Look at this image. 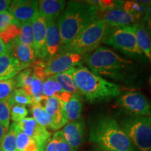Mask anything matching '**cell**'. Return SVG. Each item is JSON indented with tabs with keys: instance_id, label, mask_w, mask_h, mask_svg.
Here are the masks:
<instances>
[{
	"instance_id": "74e56055",
	"label": "cell",
	"mask_w": 151,
	"mask_h": 151,
	"mask_svg": "<svg viewBox=\"0 0 151 151\" xmlns=\"http://www.w3.org/2000/svg\"><path fill=\"white\" fill-rule=\"evenodd\" d=\"M8 47H7V45L5 44L4 43V41L0 39V54L6 53V52H8Z\"/></svg>"
},
{
	"instance_id": "9a60e30c",
	"label": "cell",
	"mask_w": 151,
	"mask_h": 151,
	"mask_svg": "<svg viewBox=\"0 0 151 151\" xmlns=\"http://www.w3.org/2000/svg\"><path fill=\"white\" fill-rule=\"evenodd\" d=\"M42 106L50 115L52 120V129L56 130L65 126L67 123L64 103L55 97H46Z\"/></svg>"
},
{
	"instance_id": "4316f807",
	"label": "cell",
	"mask_w": 151,
	"mask_h": 151,
	"mask_svg": "<svg viewBox=\"0 0 151 151\" xmlns=\"http://www.w3.org/2000/svg\"><path fill=\"white\" fill-rule=\"evenodd\" d=\"M17 131L16 122H13L1 143V151H18L16 146Z\"/></svg>"
},
{
	"instance_id": "836d02e7",
	"label": "cell",
	"mask_w": 151,
	"mask_h": 151,
	"mask_svg": "<svg viewBox=\"0 0 151 151\" xmlns=\"http://www.w3.org/2000/svg\"><path fill=\"white\" fill-rule=\"evenodd\" d=\"M28 115L27 108L24 106L13 105L11 109V118L14 122H20Z\"/></svg>"
},
{
	"instance_id": "30bf717a",
	"label": "cell",
	"mask_w": 151,
	"mask_h": 151,
	"mask_svg": "<svg viewBox=\"0 0 151 151\" xmlns=\"http://www.w3.org/2000/svg\"><path fill=\"white\" fill-rule=\"evenodd\" d=\"M9 12L19 24L32 22L39 15L38 1L16 0L11 1Z\"/></svg>"
},
{
	"instance_id": "e0dca14e",
	"label": "cell",
	"mask_w": 151,
	"mask_h": 151,
	"mask_svg": "<svg viewBox=\"0 0 151 151\" xmlns=\"http://www.w3.org/2000/svg\"><path fill=\"white\" fill-rule=\"evenodd\" d=\"M46 48L48 61L60 52L61 48V37L59 28L55 20L46 19Z\"/></svg>"
},
{
	"instance_id": "f35d334b",
	"label": "cell",
	"mask_w": 151,
	"mask_h": 151,
	"mask_svg": "<svg viewBox=\"0 0 151 151\" xmlns=\"http://www.w3.org/2000/svg\"><path fill=\"white\" fill-rule=\"evenodd\" d=\"M7 132L8 131H6V129L3 127L2 124L0 123V146H1V143L2 141L3 138Z\"/></svg>"
},
{
	"instance_id": "44dd1931",
	"label": "cell",
	"mask_w": 151,
	"mask_h": 151,
	"mask_svg": "<svg viewBox=\"0 0 151 151\" xmlns=\"http://www.w3.org/2000/svg\"><path fill=\"white\" fill-rule=\"evenodd\" d=\"M136 37L139 49L151 62V35L145 25L143 18L137 23Z\"/></svg>"
},
{
	"instance_id": "9c48e42d",
	"label": "cell",
	"mask_w": 151,
	"mask_h": 151,
	"mask_svg": "<svg viewBox=\"0 0 151 151\" xmlns=\"http://www.w3.org/2000/svg\"><path fill=\"white\" fill-rule=\"evenodd\" d=\"M83 55L60 52L48 61H45L44 73L46 78L69 71L75 66L82 64Z\"/></svg>"
},
{
	"instance_id": "7402d4cb",
	"label": "cell",
	"mask_w": 151,
	"mask_h": 151,
	"mask_svg": "<svg viewBox=\"0 0 151 151\" xmlns=\"http://www.w3.org/2000/svg\"><path fill=\"white\" fill-rule=\"evenodd\" d=\"M64 109L69 122H74L82 118L83 101L80 94H72L71 99L64 104Z\"/></svg>"
},
{
	"instance_id": "cb8c5ba5",
	"label": "cell",
	"mask_w": 151,
	"mask_h": 151,
	"mask_svg": "<svg viewBox=\"0 0 151 151\" xmlns=\"http://www.w3.org/2000/svg\"><path fill=\"white\" fill-rule=\"evenodd\" d=\"M52 77L60 85L62 89L65 92H69L71 94H80L70 69L65 72L52 76Z\"/></svg>"
},
{
	"instance_id": "8fae6325",
	"label": "cell",
	"mask_w": 151,
	"mask_h": 151,
	"mask_svg": "<svg viewBox=\"0 0 151 151\" xmlns=\"http://www.w3.org/2000/svg\"><path fill=\"white\" fill-rule=\"evenodd\" d=\"M6 45L9 50L8 52L18 62L21 70L31 67L33 62L37 59L35 48L20 42L19 38Z\"/></svg>"
},
{
	"instance_id": "5b68a950",
	"label": "cell",
	"mask_w": 151,
	"mask_h": 151,
	"mask_svg": "<svg viewBox=\"0 0 151 151\" xmlns=\"http://www.w3.org/2000/svg\"><path fill=\"white\" fill-rule=\"evenodd\" d=\"M106 24L102 18H98L76 37L69 43L61 46L60 52L84 55L95 50L102 42Z\"/></svg>"
},
{
	"instance_id": "60d3db41",
	"label": "cell",
	"mask_w": 151,
	"mask_h": 151,
	"mask_svg": "<svg viewBox=\"0 0 151 151\" xmlns=\"http://www.w3.org/2000/svg\"><path fill=\"white\" fill-rule=\"evenodd\" d=\"M0 151H1V146H0Z\"/></svg>"
},
{
	"instance_id": "d590c367",
	"label": "cell",
	"mask_w": 151,
	"mask_h": 151,
	"mask_svg": "<svg viewBox=\"0 0 151 151\" xmlns=\"http://www.w3.org/2000/svg\"><path fill=\"white\" fill-rule=\"evenodd\" d=\"M143 21H144L145 25L151 35V1L150 3L146 6V14L144 17L143 18Z\"/></svg>"
},
{
	"instance_id": "8d00e7d4",
	"label": "cell",
	"mask_w": 151,
	"mask_h": 151,
	"mask_svg": "<svg viewBox=\"0 0 151 151\" xmlns=\"http://www.w3.org/2000/svg\"><path fill=\"white\" fill-rule=\"evenodd\" d=\"M11 1L10 0H0V13L5 12L9 9Z\"/></svg>"
},
{
	"instance_id": "ab89813d",
	"label": "cell",
	"mask_w": 151,
	"mask_h": 151,
	"mask_svg": "<svg viewBox=\"0 0 151 151\" xmlns=\"http://www.w3.org/2000/svg\"><path fill=\"white\" fill-rule=\"evenodd\" d=\"M97 151H109V150H101V149H98Z\"/></svg>"
},
{
	"instance_id": "3957f363",
	"label": "cell",
	"mask_w": 151,
	"mask_h": 151,
	"mask_svg": "<svg viewBox=\"0 0 151 151\" xmlns=\"http://www.w3.org/2000/svg\"><path fill=\"white\" fill-rule=\"evenodd\" d=\"M89 141L101 150L137 151L116 120L104 115L97 116L90 122Z\"/></svg>"
},
{
	"instance_id": "83f0119b",
	"label": "cell",
	"mask_w": 151,
	"mask_h": 151,
	"mask_svg": "<svg viewBox=\"0 0 151 151\" xmlns=\"http://www.w3.org/2000/svg\"><path fill=\"white\" fill-rule=\"evenodd\" d=\"M147 6L143 4L141 1H124V11L127 14L134 16L139 19H142L146 14Z\"/></svg>"
},
{
	"instance_id": "603a6c76",
	"label": "cell",
	"mask_w": 151,
	"mask_h": 151,
	"mask_svg": "<svg viewBox=\"0 0 151 151\" xmlns=\"http://www.w3.org/2000/svg\"><path fill=\"white\" fill-rule=\"evenodd\" d=\"M43 151H74L67 143L62 131L57 132L45 145Z\"/></svg>"
},
{
	"instance_id": "277c9868",
	"label": "cell",
	"mask_w": 151,
	"mask_h": 151,
	"mask_svg": "<svg viewBox=\"0 0 151 151\" xmlns=\"http://www.w3.org/2000/svg\"><path fill=\"white\" fill-rule=\"evenodd\" d=\"M81 94L90 102L106 101L120 95V87L97 76L82 64L70 69Z\"/></svg>"
},
{
	"instance_id": "e575fe53",
	"label": "cell",
	"mask_w": 151,
	"mask_h": 151,
	"mask_svg": "<svg viewBox=\"0 0 151 151\" xmlns=\"http://www.w3.org/2000/svg\"><path fill=\"white\" fill-rule=\"evenodd\" d=\"M18 23L9 11L0 13V32L11 24Z\"/></svg>"
},
{
	"instance_id": "1f68e13d",
	"label": "cell",
	"mask_w": 151,
	"mask_h": 151,
	"mask_svg": "<svg viewBox=\"0 0 151 151\" xmlns=\"http://www.w3.org/2000/svg\"><path fill=\"white\" fill-rule=\"evenodd\" d=\"M20 29V24L19 23L11 24L0 32V39L6 44H8L11 41L19 38Z\"/></svg>"
},
{
	"instance_id": "f546056e",
	"label": "cell",
	"mask_w": 151,
	"mask_h": 151,
	"mask_svg": "<svg viewBox=\"0 0 151 151\" xmlns=\"http://www.w3.org/2000/svg\"><path fill=\"white\" fill-rule=\"evenodd\" d=\"M11 104L10 98L0 101V123L9 131L10 126Z\"/></svg>"
},
{
	"instance_id": "d4e9b609",
	"label": "cell",
	"mask_w": 151,
	"mask_h": 151,
	"mask_svg": "<svg viewBox=\"0 0 151 151\" xmlns=\"http://www.w3.org/2000/svg\"><path fill=\"white\" fill-rule=\"evenodd\" d=\"M16 127L17 131L16 136V146L18 151H41L37 143L20 130L17 127L16 122Z\"/></svg>"
},
{
	"instance_id": "f1b7e54d",
	"label": "cell",
	"mask_w": 151,
	"mask_h": 151,
	"mask_svg": "<svg viewBox=\"0 0 151 151\" xmlns=\"http://www.w3.org/2000/svg\"><path fill=\"white\" fill-rule=\"evenodd\" d=\"M10 101L11 106L20 105L25 106L32 104V98L22 88L16 89L10 96Z\"/></svg>"
},
{
	"instance_id": "ac0fdd59",
	"label": "cell",
	"mask_w": 151,
	"mask_h": 151,
	"mask_svg": "<svg viewBox=\"0 0 151 151\" xmlns=\"http://www.w3.org/2000/svg\"><path fill=\"white\" fill-rule=\"evenodd\" d=\"M66 1L62 0L38 1L39 14L46 19L56 20L65 10Z\"/></svg>"
},
{
	"instance_id": "4fadbf2b",
	"label": "cell",
	"mask_w": 151,
	"mask_h": 151,
	"mask_svg": "<svg viewBox=\"0 0 151 151\" xmlns=\"http://www.w3.org/2000/svg\"><path fill=\"white\" fill-rule=\"evenodd\" d=\"M32 26L33 30L35 50L37 58L45 61L46 60H48L46 48V18L39 14L32 22Z\"/></svg>"
},
{
	"instance_id": "ffe728a7",
	"label": "cell",
	"mask_w": 151,
	"mask_h": 151,
	"mask_svg": "<svg viewBox=\"0 0 151 151\" xmlns=\"http://www.w3.org/2000/svg\"><path fill=\"white\" fill-rule=\"evenodd\" d=\"M43 93L47 97H55L62 103H67L72 94L65 92L52 76L48 77L43 81Z\"/></svg>"
},
{
	"instance_id": "ba28073f",
	"label": "cell",
	"mask_w": 151,
	"mask_h": 151,
	"mask_svg": "<svg viewBox=\"0 0 151 151\" xmlns=\"http://www.w3.org/2000/svg\"><path fill=\"white\" fill-rule=\"evenodd\" d=\"M116 106L132 116H151V104L139 92H124L118 97Z\"/></svg>"
},
{
	"instance_id": "52a82bcc",
	"label": "cell",
	"mask_w": 151,
	"mask_h": 151,
	"mask_svg": "<svg viewBox=\"0 0 151 151\" xmlns=\"http://www.w3.org/2000/svg\"><path fill=\"white\" fill-rule=\"evenodd\" d=\"M136 30L137 23L121 27H110L106 25L102 42L118 49L129 57H141L143 53L138 46Z\"/></svg>"
},
{
	"instance_id": "2e32d148",
	"label": "cell",
	"mask_w": 151,
	"mask_h": 151,
	"mask_svg": "<svg viewBox=\"0 0 151 151\" xmlns=\"http://www.w3.org/2000/svg\"><path fill=\"white\" fill-rule=\"evenodd\" d=\"M103 20L108 27H121L137 23L141 20L137 17L127 14L122 8H117L103 12Z\"/></svg>"
},
{
	"instance_id": "5bb4252c",
	"label": "cell",
	"mask_w": 151,
	"mask_h": 151,
	"mask_svg": "<svg viewBox=\"0 0 151 151\" xmlns=\"http://www.w3.org/2000/svg\"><path fill=\"white\" fill-rule=\"evenodd\" d=\"M86 131V122L83 118L74 122H68L62 130L64 138L74 151H77L82 145Z\"/></svg>"
},
{
	"instance_id": "d6986e66",
	"label": "cell",
	"mask_w": 151,
	"mask_h": 151,
	"mask_svg": "<svg viewBox=\"0 0 151 151\" xmlns=\"http://www.w3.org/2000/svg\"><path fill=\"white\" fill-rule=\"evenodd\" d=\"M20 71L18 62L10 53L0 54V81L14 78Z\"/></svg>"
},
{
	"instance_id": "7a4b0ae2",
	"label": "cell",
	"mask_w": 151,
	"mask_h": 151,
	"mask_svg": "<svg viewBox=\"0 0 151 151\" xmlns=\"http://www.w3.org/2000/svg\"><path fill=\"white\" fill-rule=\"evenodd\" d=\"M98 12L97 6L87 1H69L57 23L61 37V46L69 43L98 19Z\"/></svg>"
},
{
	"instance_id": "7c38bea8",
	"label": "cell",
	"mask_w": 151,
	"mask_h": 151,
	"mask_svg": "<svg viewBox=\"0 0 151 151\" xmlns=\"http://www.w3.org/2000/svg\"><path fill=\"white\" fill-rule=\"evenodd\" d=\"M16 124L18 129L33 139L39 145L41 151H43L45 145L51 137L46 128L39 124L33 118H25Z\"/></svg>"
},
{
	"instance_id": "4dcf8cb0",
	"label": "cell",
	"mask_w": 151,
	"mask_h": 151,
	"mask_svg": "<svg viewBox=\"0 0 151 151\" xmlns=\"http://www.w3.org/2000/svg\"><path fill=\"white\" fill-rule=\"evenodd\" d=\"M19 41L24 44H26L35 48L32 22H27V23L20 24Z\"/></svg>"
},
{
	"instance_id": "d6a6232c",
	"label": "cell",
	"mask_w": 151,
	"mask_h": 151,
	"mask_svg": "<svg viewBox=\"0 0 151 151\" xmlns=\"http://www.w3.org/2000/svg\"><path fill=\"white\" fill-rule=\"evenodd\" d=\"M16 88V82L15 78L0 81V101L10 97L11 94Z\"/></svg>"
},
{
	"instance_id": "8992f818",
	"label": "cell",
	"mask_w": 151,
	"mask_h": 151,
	"mask_svg": "<svg viewBox=\"0 0 151 151\" xmlns=\"http://www.w3.org/2000/svg\"><path fill=\"white\" fill-rule=\"evenodd\" d=\"M119 125L137 151H151V116L129 115L122 119Z\"/></svg>"
},
{
	"instance_id": "484cf974",
	"label": "cell",
	"mask_w": 151,
	"mask_h": 151,
	"mask_svg": "<svg viewBox=\"0 0 151 151\" xmlns=\"http://www.w3.org/2000/svg\"><path fill=\"white\" fill-rule=\"evenodd\" d=\"M33 118L39 124L44 127H50L52 129V120L50 115L46 112L45 109L40 104H34L31 108Z\"/></svg>"
},
{
	"instance_id": "6da1fadb",
	"label": "cell",
	"mask_w": 151,
	"mask_h": 151,
	"mask_svg": "<svg viewBox=\"0 0 151 151\" xmlns=\"http://www.w3.org/2000/svg\"><path fill=\"white\" fill-rule=\"evenodd\" d=\"M86 65L94 74L120 82H130L134 76V66L113 50L99 46L85 56Z\"/></svg>"
}]
</instances>
